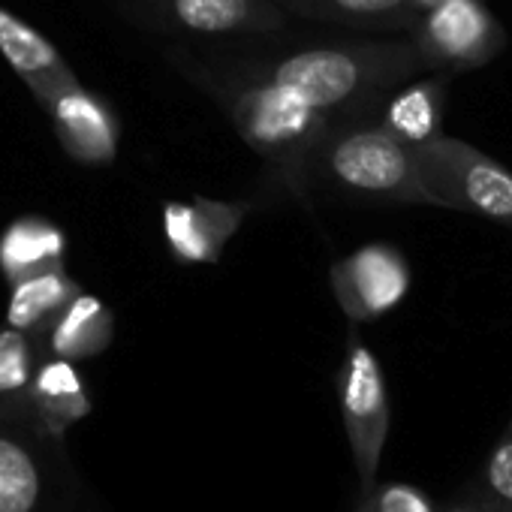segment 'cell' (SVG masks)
<instances>
[{"label": "cell", "mask_w": 512, "mask_h": 512, "mask_svg": "<svg viewBox=\"0 0 512 512\" xmlns=\"http://www.w3.org/2000/svg\"><path fill=\"white\" fill-rule=\"evenodd\" d=\"M10 305H7V323L13 329H37L49 317H58L73 296L82 293V287L70 278L64 263H52L16 284H10Z\"/></svg>", "instance_id": "cell-13"}, {"label": "cell", "mask_w": 512, "mask_h": 512, "mask_svg": "<svg viewBox=\"0 0 512 512\" xmlns=\"http://www.w3.org/2000/svg\"><path fill=\"white\" fill-rule=\"evenodd\" d=\"M40 497V476L31 455L0 437V512H31Z\"/></svg>", "instance_id": "cell-17"}, {"label": "cell", "mask_w": 512, "mask_h": 512, "mask_svg": "<svg viewBox=\"0 0 512 512\" xmlns=\"http://www.w3.org/2000/svg\"><path fill=\"white\" fill-rule=\"evenodd\" d=\"M413 151L434 205L470 211L512 229V172L506 166L443 133L413 142Z\"/></svg>", "instance_id": "cell-2"}, {"label": "cell", "mask_w": 512, "mask_h": 512, "mask_svg": "<svg viewBox=\"0 0 512 512\" xmlns=\"http://www.w3.org/2000/svg\"><path fill=\"white\" fill-rule=\"evenodd\" d=\"M34 377V359L31 344L22 329H4L0 332V395L28 389Z\"/></svg>", "instance_id": "cell-19"}, {"label": "cell", "mask_w": 512, "mask_h": 512, "mask_svg": "<svg viewBox=\"0 0 512 512\" xmlns=\"http://www.w3.org/2000/svg\"><path fill=\"white\" fill-rule=\"evenodd\" d=\"M479 485H482L488 503L494 506V512H512V419H509L503 437L494 443Z\"/></svg>", "instance_id": "cell-18"}, {"label": "cell", "mask_w": 512, "mask_h": 512, "mask_svg": "<svg viewBox=\"0 0 512 512\" xmlns=\"http://www.w3.org/2000/svg\"><path fill=\"white\" fill-rule=\"evenodd\" d=\"M446 512H494V506L488 503V497H485V491H482V485L476 482V485H470Z\"/></svg>", "instance_id": "cell-22"}, {"label": "cell", "mask_w": 512, "mask_h": 512, "mask_svg": "<svg viewBox=\"0 0 512 512\" xmlns=\"http://www.w3.org/2000/svg\"><path fill=\"white\" fill-rule=\"evenodd\" d=\"M232 121L253 151L284 166H302L329 130V112L305 103L272 79L250 85L235 97Z\"/></svg>", "instance_id": "cell-3"}, {"label": "cell", "mask_w": 512, "mask_h": 512, "mask_svg": "<svg viewBox=\"0 0 512 512\" xmlns=\"http://www.w3.org/2000/svg\"><path fill=\"white\" fill-rule=\"evenodd\" d=\"M34 395H37L43 416L55 428L88 413V398H85L82 380L67 359H55V362L43 365V371L34 380Z\"/></svg>", "instance_id": "cell-16"}, {"label": "cell", "mask_w": 512, "mask_h": 512, "mask_svg": "<svg viewBox=\"0 0 512 512\" xmlns=\"http://www.w3.org/2000/svg\"><path fill=\"white\" fill-rule=\"evenodd\" d=\"M362 512H434V503L425 491L404 485V482H392L383 488H368Z\"/></svg>", "instance_id": "cell-20"}, {"label": "cell", "mask_w": 512, "mask_h": 512, "mask_svg": "<svg viewBox=\"0 0 512 512\" xmlns=\"http://www.w3.org/2000/svg\"><path fill=\"white\" fill-rule=\"evenodd\" d=\"M326 4L347 19H389L410 7V0H326Z\"/></svg>", "instance_id": "cell-21"}, {"label": "cell", "mask_w": 512, "mask_h": 512, "mask_svg": "<svg viewBox=\"0 0 512 512\" xmlns=\"http://www.w3.org/2000/svg\"><path fill=\"white\" fill-rule=\"evenodd\" d=\"M329 169L350 190L395 202L434 205L431 193L422 184L413 142H404L386 127L344 133L329 148Z\"/></svg>", "instance_id": "cell-4"}, {"label": "cell", "mask_w": 512, "mask_h": 512, "mask_svg": "<svg viewBox=\"0 0 512 512\" xmlns=\"http://www.w3.org/2000/svg\"><path fill=\"white\" fill-rule=\"evenodd\" d=\"M332 290L353 323H368L404 302L410 269L392 244H365L332 266Z\"/></svg>", "instance_id": "cell-7"}, {"label": "cell", "mask_w": 512, "mask_h": 512, "mask_svg": "<svg viewBox=\"0 0 512 512\" xmlns=\"http://www.w3.org/2000/svg\"><path fill=\"white\" fill-rule=\"evenodd\" d=\"M506 37L479 0H440L416 31V49L428 67H482L500 55Z\"/></svg>", "instance_id": "cell-6"}, {"label": "cell", "mask_w": 512, "mask_h": 512, "mask_svg": "<svg viewBox=\"0 0 512 512\" xmlns=\"http://www.w3.org/2000/svg\"><path fill=\"white\" fill-rule=\"evenodd\" d=\"M172 16L196 34L278 31L284 16L269 0H169Z\"/></svg>", "instance_id": "cell-12"}, {"label": "cell", "mask_w": 512, "mask_h": 512, "mask_svg": "<svg viewBox=\"0 0 512 512\" xmlns=\"http://www.w3.org/2000/svg\"><path fill=\"white\" fill-rule=\"evenodd\" d=\"M425 64L416 46L404 43H368V46H332L305 49L284 58L272 82L299 94L305 103L329 112L353 100H368L392 85H401Z\"/></svg>", "instance_id": "cell-1"}, {"label": "cell", "mask_w": 512, "mask_h": 512, "mask_svg": "<svg viewBox=\"0 0 512 512\" xmlns=\"http://www.w3.org/2000/svg\"><path fill=\"white\" fill-rule=\"evenodd\" d=\"M115 320L112 311L91 293H79L67 302L52 326V350L58 359H91L103 353L112 341Z\"/></svg>", "instance_id": "cell-14"}, {"label": "cell", "mask_w": 512, "mask_h": 512, "mask_svg": "<svg viewBox=\"0 0 512 512\" xmlns=\"http://www.w3.org/2000/svg\"><path fill=\"white\" fill-rule=\"evenodd\" d=\"M440 82H422L401 91L386 112V130L401 136L404 142H425L440 133Z\"/></svg>", "instance_id": "cell-15"}, {"label": "cell", "mask_w": 512, "mask_h": 512, "mask_svg": "<svg viewBox=\"0 0 512 512\" xmlns=\"http://www.w3.org/2000/svg\"><path fill=\"white\" fill-rule=\"evenodd\" d=\"M341 410L362 488L368 491L377 479L380 455L389 434V395L380 362L359 335H350L347 344V359L341 371Z\"/></svg>", "instance_id": "cell-5"}, {"label": "cell", "mask_w": 512, "mask_h": 512, "mask_svg": "<svg viewBox=\"0 0 512 512\" xmlns=\"http://www.w3.org/2000/svg\"><path fill=\"white\" fill-rule=\"evenodd\" d=\"M46 112L52 118L58 142L73 160L94 163V166L115 160L121 127L112 109L100 97L85 91L79 82L55 94L46 103Z\"/></svg>", "instance_id": "cell-9"}, {"label": "cell", "mask_w": 512, "mask_h": 512, "mask_svg": "<svg viewBox=\"0 0 512 512\" xmlns=\"http://www.w3.org/2000/svg\"><path fill=\"white\" fill-rule=\"evenodd\" d=\"M0 55L22 76V82L34 91V97L46 106L55 94L76 85V73L58 55V49L34 31L28 22L0 7Z\"/></svg>", "instance_id": "cell-10"}, {"label": "cell", "mask_w": 512, "mask_h": 512, "mask_svg": "<svg viewBox=\"0 0 512 512\" xmlns=\"http://www.w3.org/2000/svg\"><path fill=\"white\" fill-rule=\"evenodd\" d=\"M67 238L58 223L46 217H16L0 235V275L10 284L52 266L64 263Z\"/></svg>", "instance_id": "cell-11"}, {"label": "cell", "mask_w": 512, "mask_h": 512, "mask_svg": "<svg viewBox=\"0 0 512 512\" xmlns=\"http://www.w3.org/2000/svg\"><path fill=\"white\" fill-rule=\"evenodd\" d=\"M247 217L244 202L193 196L184 202L163 205V232L169 250L181 263H220L226 241L238 232Z\"/></svg>", "instance_id": "cell-8"}]
</instances>
